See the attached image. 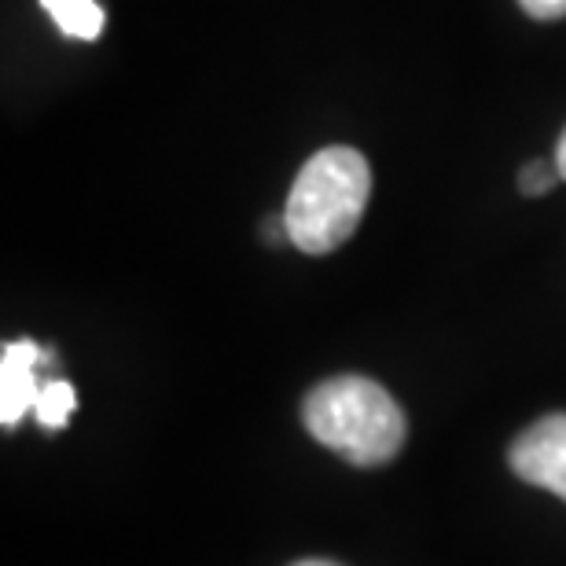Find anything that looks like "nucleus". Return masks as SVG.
Masks as SVG:
<instances>
[{
	"mask_svg": "<svg viewBox=\"0 0 566 566\" xmlns=\"http://www.w3.org/2000/svg\"><path fill=\"white\" fill-rule=\"evenodd\" d=\"M563 180L556 158L552 163H545V158H537V163H526L523 174H518V188L526 191V196H548L552 188H556Z\"/></svg>",
	"mask_w": 566,
	"mask_h": 566,
	"instance_id": "nucleus-7",
	"label": "nucleus"
},
{
	"mask_svg": "<svg viewBox=\"0 0 566 566\" xmlns=\"http://www.w3.org/2000/svg\"><path fill=\"white\" fill-rule=\"evenodd\" d=\"M302 423L324 449L354 468H382L405 446V412L387 387L365 376L324 379L302 401Z\"/></svg>",
	"mask_w": 566,
	"mask_h": 566,
	"instance_id": "nucleus-2",
	"label": "nucleus"
},
{
	"mask_svg": "<svg viewBox=\"0 0 566 566\" xmlns=\"http://www.w3.org/2000/svg\"><path fill=\"white\" fill-rule=\"evenodd\" d=\"M294 566H338V563H327V559H302V563H294Z\"/></svg>",
	"mask_w": 566,
	"mask_h": 566,
	"instance_id": "nucleus-10",
	"label": "nucleus"
},
{
	"mask_svg": "<svg viewBox=\"0 0 566 566\" xmlns=\"http://www.w3.org/2000/svg\"><path fill=\"white\" fill-rule=\"evenodd\" d=\"M44 11L55 19L66 38H77V41H96L104 33V8L96 0H41Z\"/></svg>",
	"mask_w": 566,
	"mask_h": 566,
	"instance_id": "nucleus-5",
	"label": "nucleus"
},
{
	"mask_svg": "<svg viewBox=\"0 0 566 566\" xmlns=\"http://www.w3.org/2000/svg\"><path fill=\"white\" fill-rule=\"evenodd\" d=\"M507 463L523 482L566 501V412L541 416L507 449Z\"/></svg>",
	"mask_w": 566,
	"mask_h": 566,
	"instance_id": "nucleus-3",
	"label": "nucleus"
},
{
	"mask_svg": "<svg viewBox=\"0 0 566 566\" xmlns=\"http://www.w3.org/2000/svg\"><path fill=\"white\" fill-rule=\"evenodd\" d=\"M518 8H523L530 19H541V22L566 15V0H518Z\"/></svg>",
	"mask_w": 566,
	"mask_h": 566,
	"instance_id": "nucleus-8",
	"label": "nucleus"
},
{
	"mask_svg": "<svg viewBox=\"0 0 566 566\" xmlns=\"http://www.w3.org/2000/svg\"><path fill=\"white\" fill-rule=\"evenodd\" d=\"M77 409V390L66 379H44L38 405H33V420L44 430H63L71 423V416Z\"/></svg>",
	"mask_w": 566,
	"mask_h": 566,
	"instance_id": "nucleus-6",
	"label": "nucleus"
},
{
	"mask_svg": "<svg viewBox=\"0 0 566 566\" xmlns=\"http://www.w3.org/2000/svg\"><path fill=\"white\" fill-rule=\"evenodd\" d=\"M371 199V166L357 147H321L298 169L283 207L291 243L302 254H332L357 232Z\"/></svg>",
	"mask_w": 566,
	"mask_h": 566,
	"instance_id": "nucleus-1",
	"label": "nucleus"
},
{
	"mask_svg": "<svg viewBox=\"0 0 566 566\" xmlns=\"http://www.w3.org/2000/svg\"><path fill=\"white\" fill-rule=\"evenodd\" d=\"M556 166H559V174H563V180H566V129H563V137H559V144H556Z\"/></svg>",
	"mask_w": 566,
	"mask_h": 566,
	"instance_id": "nucleus-9",
	"label": "nucleus"
},
{
	"mask_svg": "<svg viewBox=\"0 0 566 566\" xmlns=\"http://www.w3.org/2000/svg\"><path fill=\"white\" fill-rule=\"evenodd\" d=\"M41 365H52V349H41L30 338L8 343L4 354H0V423L8 430L19 427L33 412V405H38Z\"/></svg>",
	"mask_w": 566,
	"mask_h": 566,
	"instance_id": "nucleus-4",
	"label": "nucleus"
}]
</instances>
